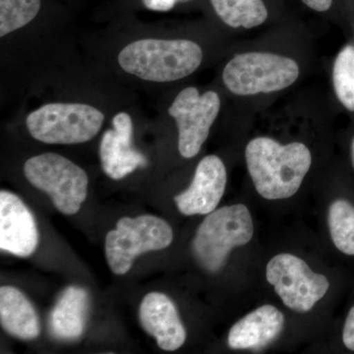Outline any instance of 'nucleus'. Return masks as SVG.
<instances>
[{
    "instance_id": "obj_1",
    "label": "nucleus",
    "mask_w": 354,
    "mask_h": 354,
    "mask_svg": "<svg viewBox=\"0 0 354 354\" xmlns=\"http://www.w3.org/2000/svg\"><path fill=\"white\" fill-rule=\"evenodd\" d=\"M247 169L255 189L267 200L297 194L312 165V153L301 142L281 144L271 137H256L245 148Z\"/></svg>"
},
{
    "instance_id": "obj_2",
    "label": "nucleus",
    "mask_w": 354,
    "mask_h": 354,
    "mask_svg": "<svg viewBox=\"0 0 354 354\" xmlns=\"http://www.w3.org/2000/svg\"><path fill=\"white\" fill-rule=\"evenodd\" d=\"M204 53L191 39H142L127 44L118 55L121 68L150 82L167 83L192 75Z\"/></svg>"
},
{
    "instance_id": "obj_3",
    "label": "nucleus",
    "mask_w": 354,
    "mask_h": 354,
    "mask_svg": "<svg viewBox=\"0 0 354 354\" xmlns=\"http://www.w3.org/2000/svg\"><path fill=\"white\" fill-rule=\"evenodd\" d=\"M301 67L290 55L270 50L241 51L230 58L221 73L223 85L237 97L283 92L299 80Z\"/></svg>"
},
{
    "instance_id": "obj_4",
    "label": "nucleus",
    "mask_w": 354,
    "mask_h": 354,
    "mask_svg": "<svg viewBox=\"0 0 354 354\" xmlns=\"http://www.w3.org/2000/svg\"><path fill=\"white\" fill-rule=\"evenodd\" d=\"M252 216L245 205L223 207L209 213L192 241V253L205 271L216 274L223 269L235 247L252 239Z\"/></svg>"
},
{
    "instance_id": "obj_5",
    "label": "nucleus",
    "mask_w": 354,
    "mask_h": 354,
    "mask_svg": "<svg viewBox=\"0 0 354 354\" xmlns=\"http://www.w3.org/2000/svg\"><path fill=\"white\" fill-rule=\"evenodd\" d=\"M104 114L87 104L51 102L32 111L26 120L32 138L53 145H73L94 138Z\"/></svg>"
},
{
    "instance_id": "obj_6",
    "label": "nucleus",
    "mask_w": 354,
    "mask_h": 354,
    "mask_svg": "<svg viewBox=\"0 0 354 354\" xmlns=\"http://www.w3.org/2000/svg\"><path fill=\"white\" fill-rule=\"evenodd\" d=\"M174 232L167 221L153 215L124 216L106 237V257L113 274L122 276L131 270L142 254L171 245Z\"/></svg>"
},
{
    "instance_id": "obj_7",
    "label": "nucleus",
    "mask_w": 354,
    "mask_h": 354,
    "mask_svg": "<svg viewBox=\"0 0 354 354\" xmlns=\"http://www.w3.org/2000/svg\"><path fill=\"white\" fill-rule=\"evenodd\" d=\"M24 172L29 183L46 193L64 215L78 213L87 198V174L64 156L55 153L35 156L25 162Z\"/></svg>"
},
{
    "instance_id": "obj_8",
    "label": "nucleus",
    "mask_w": 354,
    "mask_h": 354,
    "mask_svg": "<svg viewBox=\"0 0 354 354\" xmlns=\"http://www.w3.org/2000/svg\"><path fill=\"white\" fill-rule=\"evenodd\" d=\"M266 278L286 306L300 313L313 308L330 288L325 276L316 274L305 261L288 253L279 254L270 260Z\"/></svg>"
},
{
    "instance_id": "obj_9",
    "label": "nucleus",
    "mask_w": 354,
    "mask_h": 354,
    "mask_svg": "<svg viewBox=\"0 0 354 354\" xmlns=\"http://www.w3.org/2000/svg\"><path fill=\"white\" fill-rule=\"evenodd\" d=\"M221 101L215 91L201 93L196 87L183 88L169 109L178 129V151L192 158L201 151L220 114Z\"/></svg>"
},
{
    "instance_id": "obj_10",
    "label": "nucleus",
    "mask_w": 354,
    "mask_h": 354,
    "mask_svg": "<svg viewBox=\"0 0 354 354\" xmlns=\"http://www.w3.org/2000/svg\"><path fill=\"white\" fill-rule=\"evenodd\" d=\"M227 181V169L221 158H203L189 187L174 197L177 209L184 216L209 215L220 204Z\"/></svg>"
},
{
    "instance_id": "obj_11",
    "label": "nucleus",
    "mask_w": 354,
    "mask_h": 354,
    "mask_svg": "<svg viewBox=\"0 0 354 354\" xmlns=\"http://www.w3.org/2000/svg\"><path fill=\"white\" fill-rule=\"evenodd\" d=\"M39 232L29 208L17 195L0 192V249L17 257H30L37 250Z\"/></svg>"
},
{
    "instance_id": "obj_12",
    "label": "nucleus",
    "mask_w": 354,
    "mask_h": 354,
    "mask_svg": "<svg viewBox=\"0 0 354 354\" xmlns=\"http://www.w3.org/2000/svg\"><path fill=\"white\" fill-rule=\"evenodd\" d=\"M113 127L102 135L100 158L104 174L120 180L138 167H145L147 158L132 147L133 123L129 114H116Z\"/></svg>"
},
{
    "instance_id": "obj_13",
    "label": "nucleus",
    "mask_w": 354,
    "mask_h": 354,
    "mask_svg": "<svg viewBox=\"0 0 354 354\" xmlns=\"http://www.w3.org/2000/svg\"><path fill=\"white\" fill-rule=\"evenodd\" d=\"M139 320L142 328L155 337L162 351H177L186 341L187 334L176 305L164 293L150 292L143 298Z\"/></svg>"
},
{
    "instance_id": "obj_14",
    "label": "nucleus",
    "mask_w": 354,
    "mask_h": 354,
    "mask_svg": "<svg viewBox=\"0 0 354 354\" xmlns=\"http://www.w3.org/2000/svg\"><path fill=\"white\" fill-rule=\"evenodd\" d=\"M283 326V314L272 305H263L232 326L228 346L232 349L264 348L278 339Z\"/></svg>"
},
{
    "instance_id": "obj_15",
    "label": "nucleus",
    "mask_w": 354,
    "mask_h": 354,
    "mask_svg": "<svg viewBox=\"0 0 354 354\" xmlns=\"http://www.w3.org/2000/svg\"><path fill=\"white\" fill-rule=\"evenodd\" d=\"M90 298L87 291L79 286H69L62 293L51 310L50 334L60 341L80 339L87 325Z\"/></svg>"
},
{
    "instance_id": "obj_16",
    "label": "nucleus",
    "mask_w": 354,
    "mask_h": 354,
    "mask_svg": "<svg viewBox=\"0 0 354 354\" xmlns=\"http://www.w3.org/2000/svg\"><path fill=\"white\" fill-rule=\"evenodd\" d=\"M0 323L9 335L32 341L41 333L36 310L27 297L13 286L0 288Z\"/></svg>"
},
{
    "instance_id": "obj_17",
    "label": "nucleus",
    "mask_w": 354,
    "mask_h": 354,
    "mask_svg": "<svg viewBox=\"0 0 354 354\" xmlns=\"http://www.w3.org/2000/svg\"><path fill=\"white\" fill-rule=\"evenodd\" d=\"M218 19L234 30L257 29L272 16L270 0H209Z\"/></svg>"
},
{
    "instance_id": "obj_18",
    "label": "nucleus",
    "mask_w": 354,
    "mask_h": 354,
    "mask_svg": "<svg viewBox=\"0 0 354 354\" xmlns=\"http://www.w3.org/2000/svg\"><path fill=\"white\" fill-rule=\"evenodd\" d=\"M332 86L339 104L344 111L354 113V43L344 44L335 55Z\"/></svg>"
},
{
    "instance_id": "obj_19",
    "label": "nucleus",
    "mask_w": 354,
    "mask_h": 354,
    "mask_svg": "<svg viewBox=\"0 0 354 354\" xmlns=\"http://www.w3.org/2000/svg\"><path fill=\"white\" fill-rule=\"evenodd\" d=\"M330 237L335 246L346 255L354 256V207L346 200L330 204L328 215Z\"/></svg>"
},
{
    "instance_id": "obj_20",
    "label": "nucleus",
    "mask_w": 354,
    "mask_h": 354,
    "mask_svg": "<svg viewBox=\"0 0 354 354\" xmlns=\"http://www.w3.org/2000/svg\"><path fill=\"white\" fill-rule=\"evenodd\" d=\"M41 6V0H0V36L6 37L29 24Z\"/></svg>"
},
{
    "instance_id": "obj_21",
    "label": "nucleus",
    "mask_w": 354,
    "mask_h": 354,
    "mask_svg": "<svg viewBox=\"0 0 354 354\" xmlns=\"http://www.w3.org/2000/svg\"><path fill=\"white\" fill-rule=\"evenodd\" d=\"M342 341L344 346L354 351V306L349 311L342 332Z\"/></svg>"
},
{
    "instance_id": "obj_22",
    "label": "nucleus",
    "mask_w": 354,
    "mask_h": 354,
    "mask_svg": "<svg viewBox=\"0 0 354 354\" xmlns=\"http://www.w3.org/2000/svg\"><path fill=\"white\" fill-rule=\"evenodd\" d=\"M184 1H188V0H143V3L149 10L167 12L174 9L179 2Z\"/></svg>"
},
{
    "instance_id": "obj_23",
    "label": "nucleus",
    "mask_w": 354,
    "mask_h": 354,
    "mask_svg": "<svg viewBox=\"0 0 354 354\" xmlns=\"http://www.w3.org/2000/svg\"><path fill=\"white\" fill-rule=\"evenodd\" d=\"M351 162H353V165L354 167V137H353V141H351Z\"/></svg>"
}]
</instances>
